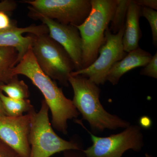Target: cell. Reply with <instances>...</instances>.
Returning <instances> with one entry per match:
<instances>
[{
    "label": "cell",
    "instance_id": "cell-1",
    "mask_svg": "<svg viewBox=\"0 0 157 157\" xmlns=\"http://www.w3.org/2000/svg\"><path fill=\"white\" fill-rule=\"evenodd\" d=\"M12 71L14 76H26L39 89L51 113L52 128L67 135L68 120L77 118L80 113L72 100L64 94L62 88L59 87L56 82L39 68L32 51V45Z\"/></svg>",
    "mask_w": 157,
    "mask_h": 157
},
{
    "label": "cell",
    "instance_id": "cell-2",
    "mask_svg": "<svg viewBox=\"0 0 157 157\" xmlns=\"http://www.w3.org/2000/svg\"><path fill=\"white\" fill-rule=\"evenodd\" d=\"M69 82L73 88L72 101L82 119L87 121L92 132H104L106 129L126 128L131 125L128 121L107 112L100 101L99 86L83 76H71Z\"/></svg>",
    "mask_w": 157,
    "mask_h": 157
},
{
    "label": "cell",
    "instance_id": "cell-3",
    "mask_svg": "<svg viewBox=\"0 0 157 157\" xmlns=\"http://www.w3.org/2000/svg\"><path fill=\"white\" fill-rule=\"evenodd\" d=\"M91 10L78 29L82 39V66H90L98 56L104 43L105 32L109 28L117 5V0H90ZM81 69V70H82Z\"/></svg>",
    "mask_w": 157,
    "mask_h": 157
},
{
    "label": "cell",
    "instance_id": "cell-4",
    "mask_svg": "<svg viewBox=\"0 0 157 157\" xmlns=\"http://www.w3.org/2000/svg\"><path fill=\"white\" fill-rule=\"evenodd\" d=\"M48 110V105L43 100L38 112L33 107L27 113L31 119L29 136L31 150L29 157H50L66 151L82 149L75 141L65 140L57 135L49 121Z\"/></svg>",
    "mask_w": 157,
    "mask_h": 157
},
{
    "label": "cell",
    "instance_id": "cell-5",
    "mask_svg": "<svg viewBox=\"0 0 157 157\" xmlns=\"http://www.w3.org/2000/svg\"><path fill=\"white\" fill-rule=\"evenodd\" d=\"M32 35V50L39 68L53 80L69 86V77L75 68L67 52L48 34Z\"/></svg>",
    "mask_w": 157,
    "mask_h": 157
},
{
    "label": "cell",
    "instance_id": "cell-6",
    "mask_svg": "<svg viewBox=\"0 0 157 157\" xmlns=\"http://www.w3.org/2000/svg\"><path fill=\"white\" fill-rule=\"evenodd\" d=\"M77 122L89 133L92 141L91 146L82 149L86 157H122L127 151L139 152L144 146L141 128L136 125L131 124L118 134L101 137L93 135L81 121Z\"/></svg>",
    "mask_w": 157,
    "mask_h": 157
},
{
    "label": "cell",
    "instance_id": "cell-7",
    "mask_svg": "<svg viewBox=\"0 0 157 157\" xmlns=\"http://www.w3.org/2000/svg\"><path fill=\"white\" fill-rule=\"evenodd\" d=\"M124 29V26L117 33L114 34L108 28L105 32L104 43L98 51L99 56L96 60L88 67L73 71L70 75H80L88 78L97 85H104L113 66L127 55L122 44Z\"/></svg>",
    "mask_w": 157,
    "mask_h": 157
},
{
    "label": "cell",
    "instance_id": "cell-8",
    "mask_svg": "<svg viewBox=\"0 0 157 157\" xmlns=\"http://www.w3.org/2000/svg\"><path fill=\"white\" fill-rule=\"evenodd\" d=\"M23 2L29 5L30 13L75 26L84 22L91 10L90 0H33Z\"/></svg>",
    "mask_w": 157,
    "mask_h": 157
},
{
    "label": "cell",
    "instance_id": "cell-9",
    "mask_svg": "<svg viewBox=\"0 0 157 157\" xmlns=\"http://www.w3.org/2000/svg\"><path fill=\"white\" fill-rule=\"evenodd\" d=\"M30 15L40 20L47 27L49 37L66 50L73 62L76 71L81 70L82 43L77 28L71 25L60 23L40 14L30 13Z\"/></svg>",
    "mask_w": 157,
    "mask_h": 157
},
{
    "label": "cell",
    "instance_id": "cell-10",
    "mask_svg": "<svg viewBox=\"0 0 157 157\" xmlns=\"http://www.w3.org/2000/svg\"><path fill=\"white\" fill-rule=\"evenodd\" d=\"M30 123L29 113L18 117H0V139L21 157H29L30 153L29 142Z\"/></svg>",
    "mask_w": 157,
    "mask_h": 157
},
{
    "label": "cell",
    "instance_id": "cell-11",
    "mask_svg": "<svg viewBox=\"0 0 157 157\" xmlns=\"http://www.w3.org/2000/svg\"><path fill=\"white\" fill-rule=\"evenodd\" d=\"M48 28L45 25H32L18 28L14 24L9 28L0 30V47H13L18 53L17 63L27 52L33 43V35L48 34Z\"/></svg>",
    "mask_w": 157,
    "mask_h": 157
},
{
    "label": "cell",
    "instance_id": "cell-12",
    "mask_svg": "<svg viewBox=\"0 0 157 157\" xmlns=\"http://www.w3.org/2000/svg\"><path fill=\"white\" fill-rule=\"evenodd\" d=\"M152 56L151 54L140 47L128 52L113 66L107 75V81L113 85L118 84L124 74L138 67H145Z\"/></svg>",
    "mask_w": 157,
    "mask_h": 157
},
{
    "label": "cell",
    "instance_id": "cell-13",
    "mask_svg": "<svg viewBox=\"0 0 157 157\" xmlns=\"http://www.w3.org/2000/svg\"><path fill=\"white\" fill-rule=\"evenodd\" d=\"M141 9V7L131 1L127 11L122 38L124 50L126 53L139 47V40L142 36L139 25Z\"/></svg>",
    "mask_w": 157,
    "mask_h": 157
},
{
    "label": "cell",
    "instance_id": "cell-14",
    "mask_svg": "<svg viewBox=\"0 0 157 157\" xmlns=\"http://www.w3.org/2000/svg\"><path fill=\"white\" fill-rule=\"evenodd\" d=\"M18 53L13 47H0V83H9L14 77L13 69L17 64Z\"/></svg>",
    "mask_w": 157,
    "mask_h": 157
},
{
    "label": "cell",
    "instance_id": "cell-15",
    "mask_svg": "<svg viewBox=\"0 0 157 157\" xmlns=\"http://www.w3.org/2000/svg\"><path fill=\"white\" fill-rule=\"evenodd\" d=\"M0 99L6 115L11 117L21 116L24 113H28L34 107L29 99H12L4 95L1 90Z\"/></svg>",
    "mask_w": 157,
    "mask_h": 157
},
{
    "label": "cell",
    "instance_id": "cell-16",
    "mask_svg": "<svg viewBox=\"0 0 157 157\" xmlns=\"http://www.w3.org/2000/svg\"><path fill=\"white\" fill-rule=\"evenodd\" d=\"M0 90L9 98L17 100L27 99L30 96L27 85L23 80H20L17 76H14L7 84L0 83Z\"/></svg>",
    "mask_w": 157,
    "mask_h": 157
},
{
    "label": "cell",
    "instance_id": "cell-17",
    "mask_svg": "<svg viewBox=\"0 0 157 157\" xmlns=\"http://www.w3.org/2000/svg\"><path fill=\"white\" fill-rule=\"evenodd\" d=\"M132 0H117L115 11L111 21L109 30L112 33H117L124 26L128 8Z\"/></svg>",
    "mask_w": 157,
    "mask_h": 157
},
{
    "label": "cell",
    "instance_id": "cell-18",
    "mask_svg": "<svg viewBox=\"0 0 157 157\" xmlns=\"http://www.w3.org/2000/svg\"><path fill=\"white\" fill-rule=\"evenodd\" d=\"M141 16L146 18L151 29L152 43L157 47V11L146 7H141Z\"/></svg>",
    "mask_w": 157,
    "mask_h": 157
},
{
    "label": "cell",
    "instance_id": "cell-19",
    "mask_svg": "<svg viewBox=\"0 0 157 157\" xmlns=\"http://www.w3.org/2000/svg\"><path fill=\"white\" fill-rule=\"evenodd\" d=\"M142 76L157 78V52L152 56L149 62L140 71Z\"/></svg>",
    "mask_w": 157,
    "mask_h": 157
},
{
    "label": "cell",
    "instance_id": "cell-20",
    "mask_svg": "<svg viewBox=\"0 0 157 157\" xmlns=\"http://www.w3.org/2000/svg\"><path fill=\"white\" fill-rule=\"evenodd\" d=\"M0 157H21L11 147L0 139Z\"/></svg>",
    "mask_w": 157,
    "mask_h": 157
},
{
    "label": "cell",
    "instance_id": "cell-21",
    "mask_svg": "<svg viewBox=\"0 0 157 157\" xmlns=\"http://www.w3.org/2000/svg\"><path fill=\"white\" fill-rule=\"evenodd\" d=\"M17 4L13 1L5 0L0 2V11L6 13L12 12L16 9Z\"/></svg>",
    "mask_w": 157,
    "mask_h": 157
},
{
    "label": "cell",
    "instance_id": "cell-22",
    "mask_svg": "<svg viewBox=\"0 0 157 157\" xmlns=\"http://www.w3.org/2000/svg\"><path fill=\"white\" fill-rule=\"evenodd\" d=\"M132 2L141 7H146L156 11L157 0H132Z\"/></svg>",
    "mask_w": 157,
    "mask_h": 157
},
{
    "label": "cell",
    "instance_id": "cell-23",
    "mask_svg": "<svg viewBox=\"0 0 157 157\" xmlns=\"http://www.w3.org/2000/svg\"><path fill=\"white\" fill-rule=\"evenodd\" d=\"M13 23L6 12L0 11V30L6 29L13 25Z\"/></svg>",
    "mask_w": 157,
    "mask_h": 157
},
{
    "label": "cell",
    "instance_id": "cell-24",
    "mask_svg": "<svg viewBox=\"0 0 157 157\" xmlns=\"http://www.w3.org/2000/svg\"><path fill=\"white\" fill-rule=\"evenodd\" d=\"M63 157H86L82 149L70 150L63 152Z\"/></svg>",
    "mask_w": 157,
    "mask_h": 157
},
{
    "label": "cell",
    "instance_id": "cell-25",
    "mask_svg": "<svg viewBox=\"0 0 157 157\" xmlns=\"http://www.w3.org/2000/svg\"><path fill=\"white\" fill-rule=\"evenodd\" d=\"M140 123L141 126L144 128H149L151 126L152 121L148 117L144 116L140 119Z\"/></svg>",
    "mask_w": 157,
    "mask_h": 157
},
{
    "label": "cell",
    "instance_id": "cell-26",
    "mask_svg": "<svg viewBox=\"0 0 157 157\" xmlns=\"http://www.w3.org/2000/svg\"><path fill=\"white\" fill-rule=\"evenodd\" d=\"M6 113L3 107L2 103L0 99V117L6 116Z\"/></svg>",
    "mask_w": 157,
    "mask_h": 157
},
{
    "label": "cell",
    "instance_id": "cell-27",
    "mask_svg": "<svg viewBox=\"0 0 157 157\" xmlns=\"http://www.w3.org/2000/svg\"><path fill=\"white\" fill-rule=\"evenodd\" d=\"M145 157H154L152 156L151 155H148V154H145Z\"/></svg>",
    "mask_w": 157,
    "mask_h": 157
}]
</instances>
